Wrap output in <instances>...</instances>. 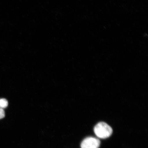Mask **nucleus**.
Wrapping results in <instances>:
<instances>
[{"label":"nucleus","instance_id":"1","mask_svg":"<svg viewBox=\"0 0 148 148\" xmlns=\"http://www.w3.org/2000/svg\"><path fill=\"white\" fill-rule=\"evenodd\" d=\"M112 129L110 125L104 122H100L94 127V132L99 138L104 139L109 137L112 134Z\"/></svg>","mask_w":148,"mask_h":148},{"label":"nucleus","instance_id":"2","mask_svg":"<svg viewBox=\"0 0 148 148\" xmlns=\"http://www.w3.org/2000/svg\"><path fill=\"white\" fill-rule=\"evenodd\" d=\"M100 141L98 139L93 137L85 138L81 144V148H99Z\"/></svg>","mask_w":148,"mask_h":148},{"label":"nucleus","instance_id":"3","mask_svg":"<svg viewBox=\"0 0 148 148\" xmlns=\"http://www.w3.org/2000/svg\"><path fill=\"white\" fill-rule=\"evenodd\" d=\"M8 102L6 99H0V108L3 109L6 108L8 106Z\"/></svg>","mask_w":148,"mask_h":148},{"label":"nucleus","instance_id":"4","mask_svg":"<svg viewBox=\"0 0 148 148\" xmlns=\"http://www.w3.org/2000/svg\"><path fill=\"white\" fill-rule=\"evenodd\" d=\"M5 112L3 109L0 108V119H3L5 116Z\"/></svg>","mask_w":148,"mask_h":148}]
</instances>
